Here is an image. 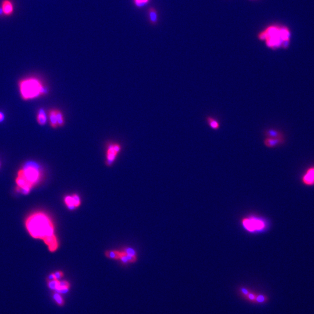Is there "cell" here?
Here are the masks:
<instances>
[{"label":"cell","instance_id":"cell-17","mask_svg":"<svg viewBox=\"0 0 314 314\" xmlns=\"http://www.w3.org/2000/svg\"><path fill=\"white\" fill-rule=\"evenodd\" d=\"M55 112H56V116H57V120L58 127L64 126L65 125V122L64 114L61 110L58 109H55Z\"/></svg>","mask_w":314,"mask_h":314},{"label":"cell","instance_id":"cell-5","mask_svg":"<svg viewBox=\"0 0 314 314\" xmlns=\"http://www.w3.org/2000/svg\"><path fill=\"white\" fill-rule=\"evenodd\" d=\"M240 224L245 232L254 234L265 233L270 226V223L268 219L254 214L243 217L241 219Z\"/></svg>","mask_w":314,"mask_h":314},{"label":"cell","instance_id":"cell-4","mask_svg":"<svg viewBox=\"0 0 314 314\" xmlns=\"http://www.w3.org/2000/svg\"><path fill=\"white\" fill-rule=\"evenodd\" d=\"M260 40L265 41L266 45L272 49L282 47L283 43L289 41L290 32L286 27L271 26L258 34Z\"/></svg>","mask_w":314,"mask_h":314},{"label":"cell","instance_id":"cell-24","mask_svg":"<svg viewBox=\"0 0 314 314\" xmlns=\"http://www.w3.org/2000/svg\"><path fill=\"white\" fill-rule=\"evenodd\" d=\"M125 256H126V259H127L128 261V262H135V261H136V256H135V255L126 254L125 253Z\"/></svg>","mask_w":314,"mask_h":314},{"label":"cell","instance_id":"cell-22","mask_svg":"<svg viewBox=\"0 0 314 314\" xmlns=\"http://www.w3.org/2000/svg\"><path fill=\"white\" fill-rule=\"evenodd\" d=\"M150 0H133L134 4L136 7L141 8L147 6Z\"/></svg>","mask_w":314,"mask_h":314},{"label":"cell","instance_id":"cell-13","mask_svg":"<svg viewBox=\"0 0 314 314\" xmlns=\"http://www.w3.org/2000/svg\"><path fill=\"white\" fill-rule=\"evenodd\" d=\"M49 124L52 128L57 129L58 128L57 120V116H56L55 109H51L49 110Z\"/></svg>","mask_w":314,"mask_h":314},{"label":"cell","instance_id":"cell-14","mask_svg":"<svg viewBox=\"0 0 314 314\" xmlns=\"http://www.w3.org/2000/svg\"><path fill=\"white\" fill-rule=\"evenodd\" d=\"M70 288V283L66 281H60V286L55 292L60 294H65L68 292Z\"/></svg>","mask_w":314,"mask_h":314},{"label":"cell","instance_id":"cell-7","mask_svg":"<svg viewBox=\"0 0 314 314\" xmlns=\"http://www.w3.org/2000/svg\"><path fill=\"white\" fill-rule=\"evenodd\" d=\"M239 292L241 296L248 301L254 303H265L268 300V297L265 295L258 294L245 287L240 288Z\"/></svg>","mask_w":314,"mask_h":314},{"label":"cell","instance_id":"cell-19","mask_svg":"<svg viewBox=\"0 0 314 314\" xmlns=\"http://www.w3.org/2000/svg\"><path fill=\"white\" fill-rule=\"evenodd\" d=\"M53 298L54 299L55 302L58 305H59L60 307H62L64 305V304H65L64 299L63 298L62 296L59 292H55L53 294Z\"/></svg>","mask_w":314,"mask_h":314},{"label":"cell","instance_id":"cell-3","mask_svg":"<svg viewBox=\"0 0 314 314\" xmlns=\"http://www.w3.org/2000/svg\"><path fill=\"white\" fill-rule=\"evenodd\" d=\"M18 87L21 97L26 101L43 97L49 93V89L43 82L35 76H29L20 80Z\"/></svg>","mask_w":314,"mask_h":314},{"label":"cell","instance_id":"cell-9","mask_svg":"<svg viewBox=\"0 0 314 314\" xmlns=\"http://www.w3.org/2000/svg\"><path fill=\"white\" fill-rule=\"evenodd\" d=\"M1 8L3 15L8 17L12 15L15 11V6L12 0H2Z\"/></svg>","mask_w":314,"mask_h":314},{"label":"cell","instance_id":"cell-18","mask_svg":"<svg viewBox=\"0 0 314 314\" xmlns=\"http://www.w3.org/2000/svg\"><path fill=\"white\" fill-rule=\"evenodd\" d=\"M122 254V252H120L118 251H108L105 253L107 257L114 260H119Z\"/></svg>","mask_w":314,"mask_h":314},{"label":"cell","instance_id":"cell-10","mask_svg":"<svg viewBox=\"0 0 314 314\" xmlns=\"http://www.w3.org/2000/svg\"><path fill=\"white\" fill-rule=\"evenodd\" d=\"M285 143V138H271L265 137L264 141V144L266 147L269 148H273L279 146Z\"/></svg>","mask_w":314,"mask_h":314},{"label":"cell","instance_id":"cell-15","mask_svg":"<svg viewBox=\"0 0 314 314\" xmlns=\"http://www.w3.org/2000/svg\"><path fill=\"white\" fill-rule=\"evenodd\" d=\"M148 16L150 22L153 25L157 24L158 21V15L157 11L155 8H151L149 9L148 12Z\"/></svg>","mask_w":314,"mask_h":314},{"label":"cell","instance_id":"cell-28","mask_svg":"<svg viewBox=\"0 0 314 314\" xmlns=\"http://www.w3.org/2000/svg\"><path fill=\"white\" fill-rule=\"evenodd\" d=\"M251 1H254V0H251Z\"/></svg>","mask_w":314,"mask_h":314},{"label":"cell","instance_id":"cell-20","mask_svg":"<svg viewBox=\"0 0 314 314\" xmlns=\"http://www.w3.org/2000/svg\"><path fill=\"white\" fill-rule=\"evenodd\" d=\"M65 202L66 205L70 210H73L76 208V207L74 204L73 198L72 196H66L65 198Z\"/></svg>","mask_w":314,"mask_h":314},{"label":"cell","instance_id":"cell-27","mask_svg":"<svg viewBox=\"0 0 314 314\" xmlns=\"http://www.w3.org/2000/svg\"><path fill=\"white\" fill-rule=\"evenodd\" d=\"M5 114H4L2 112L0 111V123L2 122L4 120H5Z\"/></svg>","mask_w":314,"mask_h":314},{"label":"cell","instance_id":"cell-2","mask_svg":"<svg viewBox=\"0 0 314 314\" xmlns=\"http://www.w3.org/2000/svg\"><path fill=\"white\" fill-rule=\"evenodd\" d=\"M41 178L42 170L37 163H26L17 173L16 190L24 194H27L41 180Z\"/></svg>","mask_w":314,"mask_h":314},{"label":"cell","instance_id":"cell-21","mask_svg":"<svg viewBox=\"0 0 314 314\" xmlns=\"http://www.w3.org/2000/svg\"><path fill=\"white\" fill-rule=\"evenodd\" d=\"M48 287L53 290H56L60 286V281L59 280H48Z\"/></svg>","mask_w":314,"mask_h":314},{"label":"cell","instance_id":"cell-29","mask_svg":"<svg viewBox=\"0 0 314 314\" xmlns=\"http://www.w3.org/2000/svg\"><path fill=\"white\" fill-rule=\"evenodd\" d=\"M0 167H1V163H0Z\"/></svg>","mask_w":314,"mask_h":314},{"label":"cell","instance_id":"cell-11","mask_svg":"<svg viewBox=\"0 0 314 314\" xmlns=\"http://www.w3.org/2000/svg\"><path fill=\"white\" fill-rule=\"evenodd\" d=\"M36 119L38 124L40 126H44L47 122V116L45 111L43 108H40L37 112Z\"/></svg>","mask_w":314,"mask_h":314},{"label":"cell","instance_id":"cell-1","mask_svg":"<svg viewBox=\"0 0 314 314\" xmlns=\"http://www.w3.org/2000/svg\"><path fill=\"white\" fill-rule=\"evenodd\" d=\"M25 226L30 235L33 238L43 240L51 252L58 248L54 225L48 215L43 212H34L26 219Z\"/></svg>","mask_w":314,"mask_h":314},{"label":"cell","instance_id":"cell-12","mask_svg":"<svg viewBox=\"0 0 314 314\" xmlns=\"http://www.w3.org/2000/svg\"><path fill=\"white\" fill-rule=\"evenodd\" d=\"M264 135L265 136V137L285 138L283 134L281 131L276 130L274 129H269L266 130L264 131Z\"/></svg>","mask_w":314,"mask_h":314},{"label":"cell","instance_id":"cell-23","mask_svg":"<svg viewBox=\"0 0 314 314\" xmlns=\"http://www.w3.org/2000/svg\"><path fill=\"white\" fill-rule=\"evenodd\" d=\"M73 198V201H74V204L76 206V208L78 207L80 205V197L77 194H73L72 195Z\"/></svg>","mask_w":314,"mask_h":314},{"label":"cell","instance_id":"cell-6","mask_svg":"<svg viewBox=\"0 0 314 314\" xmlns=\"http://www.w3.org/2000/svg\"><path fill=\"white\" fill-rule=\"evenodd\" d=\"M122 149V145L118 143L111 142L108 143L105 151V163L107 166L111 167L112 165Z\"/></svg>","mask_w":314,"mask_h":314},{"label":"cell","instance_id":"cell-26","mask_svg":"<svg viewBox=\"0 0 314 314\" xmlns=\"http://www.w3.org/2000/svg\"><path fill=\"white\" fill-rule=\"evenodd\" d=\"M123 252H124L125 254H126L132 255H135V256H136L135 251L134 249H131V248L125 249V250Z\"/></svg>","mask_w":314,"mask_h":314},{"label":"cell","instance_id":"cell-16","mask_svg":"<svg viewBox=\"0 0 314 314\" xmlns=\"http://www.w3.org/2000/svg\"><path fill=\"white\" fill-rule=\"evenodd\" d=\"M206 122L208 126L214 130H218L220 128V124L217 119L208 116L206 118Z\"/></svg>","mask_w":314,"mask_h":314},{"label":"cell","instance_id":"cell-8","mask_svg":"<svg viewBox=\"0 0 314 314\" xmlns=\"http://www.w3.org/2000/svg\"><path fill=\"white\" fill-rule=\"evenodd\" d=\"M302 183L308 187L314 186V166L308 168L301 176Z\"/></svg>","mask_w":314,"mask_h":314},{"label":"cell","instance_id":"cell-25","mask_svg":"<svg viewBox=\"0 0 314 314\" xmlns=\"http://www.w3.org/2000/svg\"><path fill=\"white\" fill-rule=\"evenodd\" d=\"M53 274H54V279H56V280L61 279L64 276V273H63V272L62 271H57L56 272H55Z\"/></svg>","mask_w":314,"mask_h":314}]
</instances>
